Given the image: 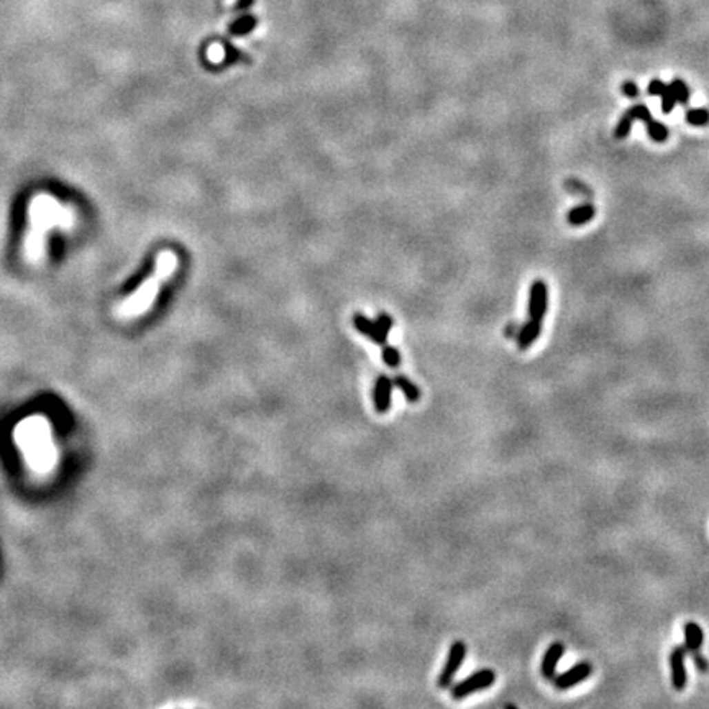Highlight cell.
Returning a JSON list of instances; mask_svg holds the SVG:
<instances>
[{
	"label": "cell",
	"mask_w": 709,
	"mask_h": 709,
	"mask_svg": "<svg viewBox=\"0 0 709 709\" xmlns=\"http://www.w3.org/2000/svg\"><path fill=\"white\" fill-rule=\"evenodd\" d=\"M516 328L517 327L514 326V323H511V326H508V328H506V335H508V337H517L519 330H516Z\"/></svg>",
	"instance_id": "d4e9b609"
},
{
	"label": "cell",
	"mask_w": 709,
	"mask_h": 709,
	"mask_svg": "<svg viewBox=\"0 0 709 709\" xmlns=\"http://www.w3.org/2000/svg\"><path fill=\"white\" fill-rule=\"evenodd\" d=\"M596 217V207L593 204H580L573 207L572 210L566 214V220H568L570 226L573 227H581L585 223L590 222Z\"/></svg>",
	"instance_id": "30bf717a"
},
{
	"label": "cell",
	"mask_w": 709,
	"mask_h": 709,
	"mask_svg": "<svg viewBox=\"0 0 709 709\" xmlns=\"http://www.w3.org/2000/svg\"><path fill=\"white\" fill-rule=\"evenodd\" d=\"M628 114L632 117L634 120H641V122H643V123H647L648 120H652L650 110H648V107L643 106V103H635V106H632L628 110Z\"/></svg>",
	"instance_id": "ac0fdd59"
},
{
	"label": "cell",
	"mask_w": 709,
	"mask_h": 709,
	"mask_svg": "<svg viewBox=\"0 0 709 709\" xmlns=\"http://www.w3.org/2000/svg\"><path fill=\"white\" fill-rule=\"evenodd\" d=\"M542 334V321L529 319L524 326L519 328L517 334V345L521 350H527L534 345V341Z\"/></svg>",
	"instance_id": "9c48e42d"
},
{
	"label": "cell",
	"mask_w": 709,
	"mask_h": 709,
	"mask_svg": "<svg viewBox=\"0 0 709 709\" xmlns=\"http://www.w3.org/2000/svg\"><path fill=\"white\" fill-rule=\"evenodd\" d=\"M565 654V646L561 642H553L550 647L547 648L546 655L542 659V665H540V672H542V677L546 680H553L557 675V667H559L561 657Z\"/></svg>",
	"instance_id": "ba28073f"
},
{
	"label": "cell",
	"mask_w": 709,
	"mask_h": 709,
	"mask_svg": "<svg viewBox=\"0 0 709 709\" xmlns=\"http://www.w3.org/2000/svg\"><path fill=\"white\" fill-rule=\"evenodd\" d=\"M667 89V84H665L663 81L659 79V77H655V79L650 81V84H648V96H661V92Z\"/></svg>",
	"instance_id": "7402d4cb"
},
{
	"label": "cell",
	"mask_w": 709,
	"mask_h": 709,
	"mask_svg": "<svg viewBox=\"0 0 709 709\" xmlns=\"http://www.w3.org/2000/svg\"><path fill=\"white\" fill-rule=\"evenodd\" d=\"M647 132H648V137L652 138V140L657 141V143H663V141L668 140V135H670V130L667 128V125H663L661 122H657V120H648L647 122Z\"/></svg>",
	"instance_id": "4fadbf2b"
},
{
	"label": "cell",
	"mask_w": 709,
	"mask_h": 709,
	"mask_svg": "<svg viewBox=\"0 0 709 709\" xmlns=\"http://www.w3.org/2000/svg\"><path fill=\"white\" fill-rule=\"evenodd\" d=\"M685 657H686V648L685 647H675L670 654V670H672V683L673 688L677 691H683L686 688V681H688V673H686L685 667Z\"/></svg>",
	"instance_id": "5b68a950"
},
{
	"label": "cell",
	"mask_w": 709,
	"mask_h": 709,
	"mask_svg": "<svg viewBox=\"0 0 709 709\" xmlns=\"http://www.w3.org/2000/svg\"><path fill=\"white\" fill-rule=\"evenodd\" d=\"M670 89L673 90V94H675V99L678 103H681V106H686L690 101V88L688 84H686L685 81L680 79V77H677V79H673L672 82H670Z\"/></svg>",
	"instance_id": "5bb4252c"
},
{
	"label": "cell",
	"mask_w": 709,
	"mask_h": 709,
	"mask_svg": "<svg viewBox=\"0 0 709 709\" xmlns=\"http://www.w3.org/2000/svg\"><path fill=\"white\" fill-rule=\"evenodd\" d=\"M253 3V0H243V2L239 3V8H245V7H250Z\"/></svg>",
	"instance_id": "484cf974"
},
{
	"label": "cell",
	"mask_w": 709,
	"mask_h": 709,
	"mask_svg": "<svg viewBox=\"0 0 709 709\" xmlns=\"http://www.w3.org/2000/svg\"><path fill=\"white\" fill-rule=\"evenodd\" d=\"M661 112L663 114H670L673 109H675L677 106V99H675V94H673V90L670 89V86L667 84V89L661 92Z\"/></svg>",
	"instance_id": "d6986e66"
},
{
	"label": "cell",
	"mask_w": 709,
	"mask_h": 709,
	"mask_svg": "<svg viewBox=\"0 0 709 709\" xmlns=\"http://www.w3.org/2000/svg\"><path fill=\"white\" fill-rule=\"evenodd\" d=\"M383 360H384V363H386L388 366H391V368H396V366L401 363V357H399V352H397V348H395V347H384V350H383Z\"/></svg>",
	"instance_id": "ffe728a7"
},
{
	"label": "cell",
	"mask_w": 709,
	"mask_h": 709,
	"mask_svg": "<svg viewBox=\"0 0 709 709\" xmlns=\"http://www.w3.org/2000/svg\"><path fill=\"white\" fill-rule=\"evenodd\" d=\"M565 188L568 189L570 192H575V194H583V196H593V191L591 189L586 188V184L580 183V181H575V179H568L565 183Z\"/></svg>",
	"instance_id": "44dd1931"
},
{
	"label": "cell",
	"mask_w": 709,
	"mask_h": 709,
	"mask_svg": "<svg viewBox=\"0 0 709 709\" xmlns=\"http://www.w3.org/2000/svg\"><path fill=\"white\" fill-rule=\"evenodd\" d=\"M593 673V667H591L588 661H580V663L573 665L568 672L561 673L560 677L555 678V686L559 690H568L577 686L578 683L585 681L588 677Z\"/></svg>",
	"instance_id": "8992f818"
},
{
	"label": "cell",
	"mask_w": 709,
	"mask_h": 709,
	"mask_svg": "<svg viewBox=\"0 0 709 709\" xmlns=\"http://www.w3.org/2000/svg\"><path fill=\"white\" fill-rule=\"evenodd\" d=\"M353 323L357 326V328L361 332V334L370 337V339L378 345L386 343L388 334L392 327L391 317H388V315H381V317L378 319V322L373 323V322H370L366 317H363V315L358 314V315H354Z\"/></svg>",
	"instance_id": "3957f363"
},
{
	"label": "cell",
	"mask_w": 709,
	"mask_h": 709,
	"mask_svg": "<svg viewBox=\"0 0 709 709\" xmlns=\"http://www.w3.org/2000/svg\"><path fill=\"white\" fill-rule=\"evenodd\" d=\"M622 94H624L626 97L629 99H635L639 97V94H641V90H639V86L635 84L634 81H626L624 84H622Z\"/></svg>",
	"instance_id": "603a6c76"
},
{
	"label": "cell",
	"mask_w": 709,
	"mask_h": 709,
	"mask_svg": "<svg viewBox=\"0 0 709 709\" xmlns=\"http://www.w3.org/2000/svg\"><path fill=\"white\" fill-rule=\"evenodd\" d=\"M686 122L693 127H703L709 123V112L706 109H690L686 112Z\"/></svg>",
	"instance_id": "e0dca14e"
},
{
	"label": "cell",
	"mask_w": 709,
	"mask_h": 709,
	"mask_svg": "<svg viewBox=\"0 0 709 709\" xmlns=\"http://www.w3.org/2000/svg\"><path fill=\"white\" fill-rule=\"evenodd\" d=\"M685 648L690 652H699V648L703 646L704 634L701 626L696 624V622H686L685 629Z\"/></svg>",
	"instance_id": "8fae6325"
},
{
	"label": "cell",
	"mask_w": 709,
	"mask_h": 709,
	"mask_svg": "<svg viewBox=\"0 0 709 709\" xmlns=\"http://www.w3.org/2000/svg\"><path fill=\"white\" fill-rule=\"evenodd\" d=\"M392 384H396V386L403 391L404 397L409 403L414 404L421 399V391H419V388L410 381V379L406 378V376H396V378L392 379Z\"/></svg>",
	"instance_id": "7c38bea8"
},
{
	"label": "cell",
	"mask_w": 709,
	"mask_h": 709,
	"mask_svg": "<svg viewBox=\"0 0 709 709\" xmlns=\"http://www.w3.org/2000/svg\"><path fill=\"white\" fill-rule=\"evenodd\" d=\"M466 657V646L465 642L455 641L452 643L450 650H448L447 661H445L442 673L439 677V686L440 688H448L452 685L453 678H455L457 672L460 670L461 665H463Z\"/></svg>",
	"instance_id": "7a4b0ae2"
},
{
	"label": "cell",
	"mask_w": 709,
	"mask_h": 709,
	"mask_svg": "<svg viewBox=\"0 0 709 709\" xmlns=\"http://www.w3.org/2000/svg\"><path fill=\"white\" fill-rule=\"evenodd\" d=\"M254 27H257V19L252 15H245L237 21H233L232 27H230V33L232 34H246V33L252 32Z\"/></svg>",
	"instance_id": "9a60e30c"
},
{
	"label": "cell",
	"mask_w": 709,
	"mask_h": 709,
	"mask_svg": "<svg viewBox=\"0 0 709 709\" xmlns=\"http://www.w3.org/2000/svg\"><path fill=\"white\" fill-rule=\"evenodd\" d=\"M632 125H634V119L628 114V112H626V114L619 119V122H617L616 128H614V137H616L617 140H624V138H628L630 130H632Z\"/></svg>",
	"instance_id": "2e32d148"
},
{
	"label": "cell",
	"mask_w": 709,
	"mask_h": 709,
	"mask_svg": "<svg viewBox=\"0 0 709 709\" xmlns=\"http://www.w3.org/2000/svg\"><path fill=\"white\" fill-rule=\"evenodd\" d=\"M391 392H392V379L386 375H381L376 379L375 384V409L378 414H386L391 408Z\"/></svg>",
	"instance_id": "52a82bcc"
},
{
	"label": "cell",
	"mask_w": 709,
	"mask_h": 709,
	"mask_svg": "<svg viewBox=\"0 0 709 709\" xmlns=\"http://www.w3.org/2000/svg\"><path fill=\"white\" fill-rule=\"evenodd\" d=\"M495 681H496V673L492 672L491 668L479 670V672L473 673V675L465 678V680H461L460 683H457L452 690V696L455 699H463V698H466V696L477 693V691L490 688Z\"/></svg>",
	"instance_id": "6da1fadb"
},
{
	"label": "cell",
	"mask_w": 709,
	"mask_h": 709,
	"mask_svg": "<svg viewBox=\"0 0 709 709\" xmlns=\"http://www.w3.org/2000/svg\"><path fill=\"white\" fill-rule=\"evenodd\" d=\"M548 307V288L542 279L532 283L529 292V319L543 321Z\"/></svg>",
	"instance_id": "277c9868"
},
{
	"label": "cell",
	"mask_w": 709,
	"mask_h": 709,
	"mask_svg": "<svg viewBox=\"0 0 709 709\" xmlns=\"http://www.w3.org/2000/svg\"><path fill=\"white\" fill-rule=\"evenodd\" d=\"M693 655H695V663H698V665H699V667H701V672H706L708 665H706V663H704V660H703V659H701V657H699V655H696V652H693Z\"/></svg>",
	"instance_id": "cb8c5ba5"
}]
</instances>
